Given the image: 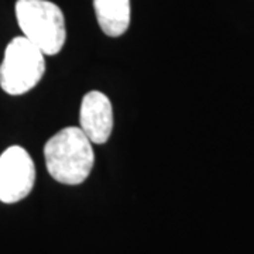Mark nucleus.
<instances>
[{"instance_id": "obj_2", "label": "nucleus", "mask_w": 254, "mask_h": 254, "mask_svg": "<svg viewBox=\"0 0 254 254\" xmlns=\"http://www.w3.org/2000/svg\"><path fill=\"white\" fill-rule=\"evenodd\" d=\"M16 18L24 37L43 51L55 55L66 40L65 18L61 9L48 0H17Z\"/></svg>"}, {"instance_id": "obj_6", "label": "nucleus", "mask_w": 254, "mask_h": 254, "mask_svg": "<svg viewBox=\"0 0 254 254\" xmlns=\"http://www.w3.org/2000/svg\"><path fill=\"white\" fill-rule=\"evenodd\" d=\"M102 31L109 37L123 36L130 26V0H93Z\"/></svg>"}, {"instance_id": "obj_4", "label": "nucleus", "mask_w": 254, "mask_h": 254, "mask_svg": "<svg viewBox=\"0 0 254 254\" xmlns=\"http://www.w3.org/2000/svg\"><path fill=\"white\" fill-rule=\"evenodd\" d=\"M36 165L27 151L11 145L0 155V202L16 203L33 190Z\"/></svg>"}, {"instance_id": "obj_5", "label": "nucleus", "mask_w": 254, "mask_h": 254, "mask_svg": "<svg viewBox=\"0 0 254 254\" xmlns=\"http://www.w3.org/2000/svg\"><path fill=\"white\" fill-rule=\"evenodd\" d=\"M82 131L95 144H105L113 130V108L102 92L92 91L83 96L79 113Z\"/></svg>"}, {"instance_id": "obj_3", "label": "nucleus", "mask_w": 254, "mask_h": 254, "mask_svg": "<svg viewBox=\"0 0 254 254\" xmlns=\"http://www.w3.org/2000/svg\"><path fill=\"white\" fill-rule=\"evenodd\" d=\"M46 72V60L26 37H16L4 50L0 65V86L11 96L24 95L43 79Z\"/></svg>"}, {"instance_id": "obj_1", "label": "nucleus", "mask_w": 254, "mask_h": 254, "mask_svg": "<svg viewBox=\"0 0 254 254\" xmlns=\"http://www.w3.org/2000/svg\"><path fill=\"white\" fill-rule=\"evenodd\" d=\"M48 174L65 185H79L91 174L95 154L92 141L81 127H65L44 145Z\"/></svg>"}]
</instances>
